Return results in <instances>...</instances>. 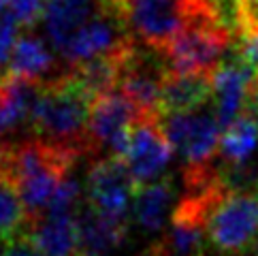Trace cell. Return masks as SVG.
Segmentation results:
<instances>
[{
	"mask_svg": "<svg viewBox=\"0 0 258 256\" xmlns=\"http://www.w3.org/2000/svg\"><path fill=\"white\" fill-rule=\"evenodd\" d=\"M79 224V256H107L124 243L128 222L111 220L94 212L88 203L77 212Z\"/></svg>",
	"mask_w": 258,
	"mask_h": 256,
	"instance_id": "16",
	"label": "cell"
},
{
	"mask_svg": "<svg viewBox=\"0 0 258 256\" xmlns=\"http://www.w3.org/2000/svg\"><path fill=\"white\" fill-rule=\"evenodd\" d=\"M45 5H47V0H9L7 9L13 13V17L20 22L22 28L30 30L34 24L43 20Z\"/></svg>",
	"mask_w": 258,
	"mask_h": 256,
	"instance_id": "24",
	"label": "cell"
},
{
	"mask_svg": "<svg viewBox=\"0 0 258 256\" xmlns=\"http://www.w3.org/2000/svg\"><path fill=\"white\" fill-rule=\"evenodd\" d=\"M233 39L197 7L183 28L164 47L173 73H199L211 75L222 62Z\"/></svg>",
	"mask_w": 258,
	"mask_h": 256,
	"instance_id": "4",
	"label": "cell"
},
{
	"mask_svg": "<svg viewBox=\"0 0 258 256\" xmlns=\"http://www.w3.org/2000/svg\"><path fill=\"white\" fill-rule=\"evenodd\" d=\"M124 0H47L43 13L45 39L60 56L69 41L86 24L113 7H122Z\"/></svg>",
	"mask_w": 258,
	"mask_h": 256,
	"instance_id": "12",
	"label": "cell"
},
{
	"mask_svg": "<svg viewBox=\"0 0 258 256\" xmlns=\"http://www.w3.org/2000/svg\"><path fill=\"white\" fill-rule=\"evenodd\" d=\"M137 115L139 109L119 88L94 100L90 115V148L94 160L105 156H126L131 126Z\"/></svg>",
	"mask_w": 258,
	"mask_h": 256,
	"instance_id": "8",
	"label": "cell"
},
{
	"mask_svg": "<svg viewBox=\"0 0 258 256\" xmlns=\"http://www.w3.org/2000/svg\"><path fill=\"white\" fill-rule=\"evenodd\" d=\"M214 98L211 75L199 73H171L162 86L160 94V115L190 113L205 107Z\"/></svg>",
	"mask_w": 258,
	"mask_h": 256,
	"instance_id": "17",
	"label": "cell"
},
{
	"mask_svg": "<svg viewBox=\"0 0 258 256\" xmlns=\"http://www.w3.org/2000/svg\"><path fill=\"white\" fill-rule=\"evenodd\" d=\"M256 148H258V120L243 113L222 131L218 152L222 156V162L233 164V167H241L254 154Z\"/></svg>",
	"mask_w": 258,
	"mask_h": 256,
	"instance_id": "20",
	"label": "cell"
},
{
	"mask_svg": "<svg viewBox=\"0 0 258 256\" xmlns=\"http://www.w3.org/2000/svg\"><path fill=\"white\" fill-rule=\"evenodd\" d=\"M245 115L258 120V81H252L250 86V94H247V103H245Z\"/></svg>",
	"mask_w": 258,
	"mask_h": 256,
	"instance_id": "26",
	"label": "cell"
},
{
	"mask_svg": "<svg viewBox=\"0 0 258 256\" xmlns=\"http://www.w3.org/2000/svg\"><path fill=\"white\" fill-rule=\"evenodd\" d=\"M137 39L164 49L197 9L195 0H124Z\"/></svg>",
	"mask_w": 258,
	"mask_h": 256,
	"instance_id": "11",
	"label": "cell"
},
{
	"mask_svg": "<svg viewBox=\"0 0 258 256\" xmlns=\"http://www.w3.org/2000/svg\"><path fill=\"white\" fill-rule=\"evenodd\" d=\"M173 152L175 150L164 135L160 115L139 113L135 117L124 160L128 164L137 190L162 179V173L169 167Z\"/></svg>",
	"mask_w": 258,
	"mask_h": 256,
	"instance_id": "9",
	"label": "cell"
},
{
	"mask_svg": "<svg viewBox=\"0 0 258 256\" xmlns=\"http://www.w3.org/2000/svg\"><path fill=\"white\" fill-rule=\"evenodd\" d=\"M26 231L43 256H79L77 214H43Z\"/></svg>",
	"mask_w": 258,
	"mask_h": 256,
	"instance_id": "18",
	"label": "cell"
},
{
	"mask_svg": "<svg viewBox=\"0 0 258 256\" xmlns=\"http://www.w3.org/2000/svg\"><path fill=\"white\" fill-rule=\"evenodd\" d=\"M5 256H43L28 231L20 233L5 243Z\"/></svg>",
	"mask_w": 258,
	"mask_h": 256,
	"instance_id": "25",
	"label": "cell"
},
{
	"mask_svg": "<svg viewBox=\"0 0 258 256\" xmlns=\"http://www.w3.org/2000/svg\"><path fill=\"white\" fill-rule=\"evenodd\" d=\"M207 239L218 252L230 256L258 248V186L224 188L207 218Z\"/></svg>",
	"mask_w": 258,
	"mask_h": 256,
	"instance_id": "3",
	"label": "cell"
},
{
	"mask_svg": "<svg viewBox=\"0 0 258 256\" xmlns=\"http://www.w3.org/2000/svg\"><path fill=\"white\" fill-rule=\"evenodd\" d=\"M28 228V214L13 181L0 177V241H9Z\"/></svg>",
	"mask_w": 258,
	"mask_h": 256,
	"instance_id": "21",
	"label": "cell"
},
{
	"mask_svg": "<svg viewBox=\"0 0 258 256\" xmlns=\"http://www.w3.org/2000/svg\"><path fill=\"white\" fill-rule=\"evenodd\" d=\"M133 41L135 34L131 30V24H128L126 7L122 5L109 9V11L94 17L90 24H86L69 41L58 58L62 60L67 71H75L92 60L119 53Z\"/></svg>",
	"mask_w": 258,
	"mask_h": 256,
	"instance_id": "6",
	"label": "cell"
},
{
	"mask_svg": "<svg viewBox=\"0 0 258 256\" xmlns=\"http://www.w3.org/2000/svg\"><path fill=\"white\" fill-rule=\"evenodd\" d=\"M79 199H81V188L77 184V179L67 177L56 190V195H53L45 214H77L81 207Z\"/></svg>",
	"mask_w": 258,
	"mask_h": 256,
	"instance_id": "23",
	"label": "cell"
},
{
	"mask_svg": "<svg viewBox=\"0 0 258 256\" xmlns=\"http://www.w3.org/2000/svg\"><path fill=\"white\" fill-rule=\"evenodd\" d=\"M51 49L53 47L47 43V39L32 32H22L11 56L9 77L32 81V84H49L64 73H69L62 60L53 56Z\"/></svg>",
	"mask_w": 258,
	"mask_h": 256,
	"instance_id": "14",
	"label": "cell"
},
{
	"mask_svg": "<svg viewBox=\"0 0 258 256\" xmlns=\"http://www.w3.org/2000/svg\"><path fill=\"white\" fill-rule=\"evenodd\" d=\"M173 199H175V186L171 177H162L150 186L139 188L133 201L135 222L147 233L160 231L169 218Z\"/></svg>",
	"mask_w": 258,
	"mask_h": 256,
	"instance_id": "19",
	"label": "cell"
},
{
	"mask_svg": "<svg viewBox=\"0 0 258 256\" xmlns=\"http://www.w3.org/2000/svg\"><path fill=\"white\" fill-rule=\"evenodd\" d=\"M77 156L36 137L0 145V177L13 181L24 201L28 224L41 218Z\"/></svg>",
	"mask_w": 258,
	"mask_h": 256,
	"instance_id": "2",
	"label": "cell"
},
{
	"mask_svg": "<svg viewBox=\"0 0 258 256\" xmlns=\"http://www.w3.org/2000/svg\"><path fill=\"white\" fill-rule=\"evenodd\" d=\"M256 256H258V254H256Z\"/></svg>",
	"mask_w": 258,
	"mask_h": 256,
	"instance_id": "27",
	"label": "cell"
},
{
	"mask_svg": "<svg viewBox=\"0 0 258 256\" xmlns=\"http://www.w3.org/2000/svg\"><path fill=\"white\" fill-rule=\"evenodd\" d=\"M94 96L69 71L58 79L41 86L39 98L32 109V137L71 152L75 156H92L90 148V115Z\"/></svg>",
	"mask_w": 258,
	"mask_h": 256,
	"instance_id": "1",
	"label": "cell"
},
{
	"mask_svg": "<svg viewBox=\"0 0 258 256\" xmlns=\"http://www.w3.org/2000/svg\"><path fill=\"white\" fill-rule=\"evenodd\" d=\"M135 195L137 186L124 158L105 156L92 162L86 177V203L94 212L111 220L128 222V209Z\"/></svg>",
	"mask_w": 258,
	"mask_h": 256,
	"instance_id": "10",
	"label": "cell"
},
{
	"mask_svg": "<svg viewBox=\"0 0 258 256\" xmlns=\"http://www.w3.org/2000/svg\"><path fill=\"white\" fill-rule=\"evenodd\" d=\"M252 81V71L245 67V62L239 58L237 51H233L226 60L220 62V67L211 73L214 109L222 128L235 122L239 115H243Z\"/></svg>",
	"mask_w": 258,
	"mask_h": 256,
	"instance_id": "13",
	"label": "cell"
},
{
	"mask_svg": "<svg viewBox=\"0 0 258 256\" xmlns=\"http://www.w3.org/2000/svg\"><path fill=\"white\" fill-rule=\"evenodd\" d=\"M20 22L13 17V13L5 9L0 13V79L9 77V67H11V56L15 49V43L20 39Z\"/></svg>",
	"mask_w": 258,
	"mask_h": 256,
	"instance_id": "22",
	"label": "cell"
},
{
	"mask_svg": "<svg viewBox=\"0 0 258 256\" xmlns=\"http://www.w3.org/2000/svg\"><path fill=\"white\" fill-rule=\"evenodd\" d=\"M160 122L173 150L186 162V169L205 167L214 162L224 131L216 115V109L201 107L190 113L160 115Z\"/></svg>",
	"mask_w": 258,
	"mask_h": 256,
	"instance_id": "7",
	"label": "cell"
},
{
	"mask_svg": "<svg viewBox=\"0 0 258 256\" xmlns=\"http://www.w3.org/2000/svg\"><path fill=\"white\" fill-rule=\"evenodd\" d=\"M43 84L22 81L13 77L0 79V145L13 143L7 141L20 128L30 124L32 109L36 105Z\"/></svg>",
	"mask_w": 258,
	"mask_h": 256,
	"instance_id": "15",
	"label": "cell"
},
{
	"mask_svg": "<svg viewBox=\"0 0 258 256\" xmlns=\"http://www.w3.org/2000/svg\"><path fill=\"white\" fill-rule=\"evenodd\" d=\"M171 73L173 71L164 49L143 41L137 43L135 39L122 56L117 88L133 100L139 113L160 115L162 86Z\"/></svg>",
	"mask_w": 258,
	"mask_h": 256,
	"instance_id": "5",
	"label": "cell"
}]
</instances>
